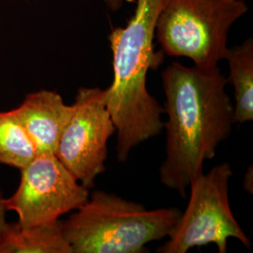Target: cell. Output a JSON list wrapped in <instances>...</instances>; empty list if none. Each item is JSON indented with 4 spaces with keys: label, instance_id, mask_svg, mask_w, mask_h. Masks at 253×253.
I'll return each mask as SVG.
<instances>
[{
    "label": "cell",
    "instance_id": "cell-1",
    "mask_svg": "<svg viewBox=\"0 0 253 253\" xmlns=\"http://www.w3.org/2000/svg\"><path fill=\"white\" fill-rule=\"evenodd\" d=\"M162 77L168 120L160 180L186 198L191 181L204 172V163L231 134L234 104L225 89L228 78L218 66L172 62Z\"/></svg>",
    "mask_w": 253,
    "mask_h": 253
},
{
    "label": "cell",
    "instance_id": "cell-8",
    "mask_svg": "<svg viewBox=\"0 0 253 253\" xmlns=\"http://www.w3.org/2000/svg\"><path fill=\"white\" fill-rule=\"evenodd\" d=\"M73 110V104H65L55 91L42 89L27 94L18 107L11 111L34 143L38 153L55 154Z\"/></svg>",
    "mask_w": 253,
    "mask_h": 253
},
{
    "label": "cell",
    "instance_id": "cell-5",
    "mask_svg": "<svg viewBox=\"0 0 253 253\" xmlns=\"http://www.w3.org/2000/svg\"><path fill=\"white\" fill-rule=\"evenodd\" d=\"M233 174L230 163H223L191 181L187 208L168 235V241L157 253H186L194 247L215 244L218 253H226L229 238L251 248V240L230 207L229 183Z\"/></svg>",
    "mask_w": 253,
    "mask_h": 253
},
{
    "label": "cell",
    "instance_id": "cell-6",
    "mask_svg": "<svg viewBox=\"0 0 253 253\" xmlns=\"http://www.w3.org/2000/svg\"><path fill=\"white\" fill-rule=\"evenodd\" d=\"M20 171L18 189L5 198L7 210L17 214L20 226L55 222L81 208L89 197V190L54 154L39 153Z\"/></svg>",
    "mask_w": 253,
    "mask_h": 253
},
{
    "label": "cell",
    "instance_id": "cell-7",
    "mask_svg": "<svg viewBox=\"0 0 253 253\" xmlns=\"http://www.w3.org/2000/svg\"><path fill=\"white\" fill-rule=\"evenodd\" d=\"M73 116L60 136L55 156L73 176L90 190L98 175L105 171L109 139L116 132L99 87L79 88Z\"/></svg>",
    "mask_w": 253,
    "mask_h": 253
},
{
    "label": "cell",
    "instance_id": "cell-10",
    "mask_svg": "<svg viewBox=\"0 0 253 253\" xmlns=\"http://www.w3.org/2000/svg\"><path fill=\"white\" fill-rule=\"evenodd\" d=\"M230 69L231 82L235 89V123H246L253 119V40L249 38L240 45L228 49L225 57Z\"/></svg>",
    "mask_w": 253,
    "mask_h": 253
},
{
    "label": "cell",
    "instance_id": "cell-11",
    "mask_svg": "<svg viewBox=\"0 0 253 253\" xmlns=\"http://www.w3.org/2000/svg\"><path fill=\"white\" fill-rule=\"evenodd\" d=\"M38 154L12 111L0 112V163L21 170Z\"/></svg>",
    "mask_w": 253,
    "mask_h": 253
},
{
    "label": "cell",
    "instance_id": "cell-9",
    "mask_svg": "<svg viewBox=\"0 0 253 253\" xmlns=\"http://www.w3.org/2000/svg\"><path fill=\"white\" fill-rule=\"evenodd\" d=\"M0 253H73L62 221L22 227L8 223L0 235Z\"/></svg>",
    "mask_w": 253,
    "mask_h": 253
},
{
    "label": "cell",
    "instance_id": "cell-4",
    "mask_svg": "<svg viewBox=\"0 0 253 253\" xmlns=\"http://www.w3.org/2000/svg\"><path fill=\"white\" fill-rule=\"evenodd\" d=\"M248 9L244 0H163L155 35L165 54L214 67L225 59L230 28Z\"/></svg>",
    "mask_w": 253,
    "mask_h": 253
},
{
    "label": "cell",
    "instance_id": "cell-3",
    "mask_svg": "<svg viewBox=\"0 0 253 253\" xmlns=\"http://www.w3.org/2000/svg\"><path fill=\"white\" fill-rule=\"evenodd\" d=\"M177 208L148 210L117 194L94 190L62 221L73 253H145V245L168 236L180 217Z\"/></svg>",
    "mask_w": 253,
    "mask_h": 253
},
{
    "label": "cell",
    "instance_id": "cell-13",
    "mask_svg": "<svg viewBox=\"0 0 253 253\" xmlns=\"http://www.w3.org/2000/svg\"><path fill=\"white\" fill-rule=\"evenodd\" d=\"M245 190L249 193H253V166H250L248 169V172L245 174L244 183H243Z\"/></svg>",
    "mask_w": 253,
    "mask_h": 253
},
{
    "label": "cell",
    "instance_id": "cell-14",
    "mask_svg": "<svg viewBox=\"0 0 253 253\" xmlns=\"http://www.w3.org/2000/svg\"><path fill=\"white\" fill-rule=\"evenodd\" d=\"M124 2L125 0H105V3L108 6L109 9H112L113 11H117L121 9L124 5Z\"/></svg>",
    "mask_w": 253,
    "mask_h": 253
},
{
    "label": "cell",
    "instance_id": "cell-2",
    "mask_svg": "<svg viewBox=\"0 0 253 253\" xmlns=\"http://www.w3.org/2000/svg\"><path fill=\"white\" fill-rule=\"evenodd\" d=\"M163 0H136L134 14L125 27L112 30L113 82L105 102L118 133V161L125 163L132 148L163 131L164 109L148 92L146 76L163 62L153 40Z\"/></svg>",
    "mask_w": 253,
    "mask_h": 253
},
{
    "label": "cell",
    "instance_id": "cell-12",
    "mask_svg": "<svg viewBox=\"0 0 253 253\" xmlns=\"http://www.w3.org/2000/svg\"><path fill=\"white\" fill-rule=\"evenodd\" d=\"M8 212L5 204V198L3 197V193L0 191V235L7 226L8 222L6 221V213Z\"/></svg>",
    "mask_w": 253,
    "mask_h": 253
}]
</instances>
